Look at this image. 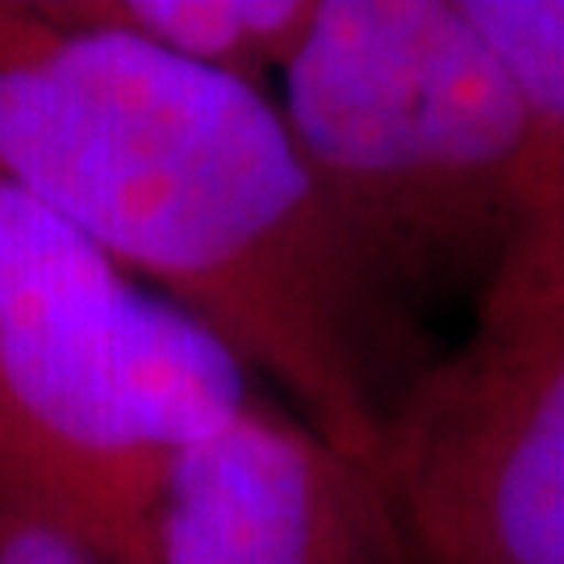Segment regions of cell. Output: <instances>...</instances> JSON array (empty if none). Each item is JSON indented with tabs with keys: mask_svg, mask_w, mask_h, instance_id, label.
Instances as JSON below:
<instances>
[{
	"mask_svg": "<svg viewBox=\"0 0 564 564\" xmlns=\"http://www.w3.org/2000/svg\"><path fill=\"white\" fill-rule=\"evenodd\" d=\"M0 172L377 464L426 364L410 302L335 218L268 88L55 0H0Z\"/></svg>",
	"mask_w": 564,
	"mask_h": 564,
	"instance_id": "6da1fadb",
	"label": "cell"
},
{
	"mask_svg": "<svg viewBox=\"0 0 564 564\" xmlns=\"http://www.w3.org/2000/svg\"><path fill=\"white\" fill-rule=\"evenodd\" d=\"M256 402L209 326L0 172V477L105 564H155L172 464Z\"/></svg>",
	"mask_w": 564,
	"mask_h": 564,
	"instance_id": "7a4b0ae2",
	"label": "cell"
},
{
	"mask_svg": "<svg viewBox=\"0 0 564 564\" xmlns=\"http://www.w3.org/2000/svg\"><path fill=\"white\" fill-rule=\"evenodd\" d=\"M276 105L405 302L481 293L535 218L527 118L460 0H323Z\"/></svg>",
	"mask_w": 564,
	"mask_h": 564,
	"instance_id": "3957f363",
	"label": "cell"
},
{
	"mask_svg": "<svg viewBox=\"0 0 564 564\" xmlns=\"http://www.w3.org/2000/svg\"><path fill=\"white\" fill-rule=\"evenodd\" d=\"M419 564H564V205L527 226L464 339L377 447Z\"/></svg>",
	"mask_w": 564,
	"mask_h": 564,
	"instance_id": "277c9868",
	"label": "cell"
},
{
	"mask_svg": "<svg viewBox=\"0 0 564 564\" xmlns=\"http://www.w3.org/2000/svg\"><path fill=\"white\" fill-rule=\"evenodd\" d=\"M155 564H419L377 464L268 402L172 464Z\"/></svg>",
	"mask_w": 564,
	"mask_h": 564,
	"instance_id": "5b68a950",
	"label": "cell"
},
{
	"mask_svg": "<svg viewBox=\"0 0 564 564\" xmlns=\"http://www.w3.org/2000/svg\"><path fill=\"white\" fill-rule=\"evenodd\" d=\"M67 18L121 30L172 59L263 88L302 51L323 0H55Z\"/></svg>",
	"mask_w": 564,
	"mask_h": 564,
	"instance_id": "8992f818",
	"label": "cell"
},
{
	"mask_svg": "<svg viewBox=\"0 0 564 564\" xmlns=\"http://www.w3.org/2000/svg\"><path fill=\"white\" fill-rule=\"evenodd\" d=\"M519 97L535 218L564 205V0H460ZM531 218V223H535Z\"/></svg>",
	"mask_w": 564,
	"mask_h": 564,
	"instance_id": "52a82bcc",
	"label": "cell"
},
{
	"mask_svg": "<svg viewBox=\"0 0 564 564\" xmlns=\"http://www.w3.org/2000/svg\"><path fill=\"white\" fill-rule=\"evenodd\" d=\"M0 564H105L59 519L0 477Z\"/></svg>",
	"mask_w": 564,
	"mask_h": 564,
	"instance_id": "ba28073f",
	"label": "cell"
}]
</instances>
